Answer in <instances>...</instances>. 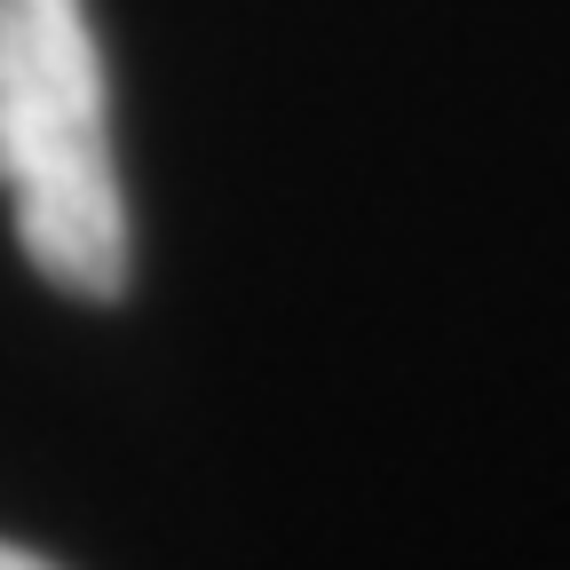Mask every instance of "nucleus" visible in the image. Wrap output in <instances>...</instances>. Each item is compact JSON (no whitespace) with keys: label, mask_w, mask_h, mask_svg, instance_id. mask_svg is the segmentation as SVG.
Wrapping results in <instances>:
<instances>
[{"label":"nucleus","mask_w":570,"mask_h":570,"mask_svg":"<svg viewBox=\"0 0 570 570\" xmlns=\"http://www.w3.org/2000/svg\"><path fill=\"white\" fill-rule=\"evenodd\" d=\"M0 570H56V562L32 554V547H17V539H0Z\"/></svg>","instance_id":"f03ea898"},{"label":"nucleus","mask_w":570,"mask_h":570,"mask_svg":"<svg viewBox=\"0 0 570 570\" xmlns=\"http://www.w3.org/2000/svg\"><path fill=\"white\" fill-rule=\"evenodd\" d=\"M0 190L56 294H127V198L88 0H0Z\"/></svg>","instance_id":"f257e3e1"}]
</instances>
